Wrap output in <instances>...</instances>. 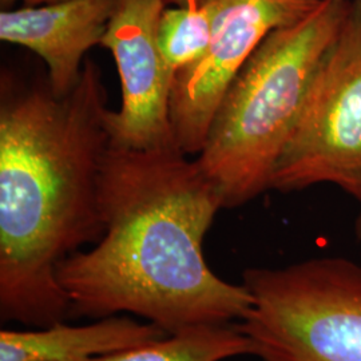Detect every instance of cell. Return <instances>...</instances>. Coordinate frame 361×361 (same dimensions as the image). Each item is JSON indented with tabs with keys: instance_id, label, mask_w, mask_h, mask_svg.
I'll use <instances>...</instances> for the list:
<instances>
[{
	"instance_id": "obj_11",
	"label": "cell",
	"mask_w": 361,
	"mask_h": 361,
	"mask_svg": "<svg viewBox=\"0 0 361 361\" xmlns=\"http://www.w3.org/2000/svg\"><path fill=\"white\" fill-rule=\"evenodd\" d=\"M210 38L212 16L201 1L164 10L158 26V44L173 82L180 70L193 65L207 52Z\"/></svg>"
},
{
	"instance_id": "obj_7",
	"label": "cell",
	"mask_w": 361,
	"mask_h": 361,
	"mask_svg": "<svg viewBox=\"0 0 361 361\" xmlns=\"http://www.w3.org/2000/svg\"><path fill=\"white\" fill-rule=\"evenodd\" d=\"M164 0H118L101 46L116 59L122 89L118 111L110 110L114 146L130 150L178 147L171 116L169 75L158 44Z\"/></svg>"
},
{
	"instance_id": "obj_15",
	"label": "cell",
	"mask_w": 361,
	"mask_h": 361,
	"mask_svg": "<svg viewBox=\"0 0 361 361\" xmlns=\"http://www.w3.org/2000/svg\"><path fill=\"white\" fill-rule=\"evenodd\" d=\"M360 1H361V0H360Z\"/></svg>"
},
{
	"instance_id": "obj_4",
	"label": "cell",
	"mask_w": 361,
	"mask_h": 361,
	"mask_svg": "<svg viewBox=\"0 0 361 361\" xmlns=\"http://www.w3.org/2000/svg\"><path fill=\"white\" fill-rule=\"evenodd\" d=\"M240 320L261 361H361V262L317 257L250 268Z\"/></svg>"
},
{
	"instance_id": "obj_2",
	"label": "cell",
	"mask_w": 361,
	"mask_h": 361,
	"mask_svg": "<svg viewBox=\"0 0 361 361\" xmlns=\"http://www.w3.org/2000/svg\"><path fill=\"white\" fill-rule=\"evenodd\" d=\"M102 71L86 59L77 86L1 82L0 319L44 328L70 317L59 264L104 232L99 188L113 146Z\"/></svg>"
},
{
	"instance_id": "obj_10",
	"label": "cell",
	"mask_w": 361,
	"mask_h": 361,
	"mask_svg": "<svg viewBox=\"0 0 361 361\" xmlns=\"http://www.w3.org/2000/svg\"><path fill=\"white\" fill-rule=\"evenodd\" d=\"M253 355L250 340L238 324H204L165 338L87 361H222Z\"/></svg>"
},
{
	"instance_id": "obj_13",
	"label": "cell",
	"mask_w": 361,
	"mask_h": 361,
	"mask_svg": "<svg viewBox=\"0 0 361 361\" xmlns=\"http://www.w3.org/2000/svg\"><path fill=\"white\" fill-rule=\"evenodd\" d=\"M166 4H174L176 7H188L195 3H200L201 0H164Z\"/></svg>"
},
{
	"instance_id": "obj_1",
	"label": "cell",
	"mask_w": 361,
	"mask_h": 361,
	"mask_svg": "<svg viewBox=\"0 0 361 361\" xmlns=\"http://www.w3.org/2000/svg\"><path fill=\"white\" fill-rule=\"evenodd\" d=\"M99 207L102 238L63 259L58 283L70 317L131 313L168 334L241 320L252 305L244 285L209 268L204 238L219 209V192L180 147L111 146Z\"/></svg>"
},
{
	"instance_id": "obj_6",
	"label": "cell",
	"mask_w": 361,
	"mask_h": 361,
	"mask_svg": "<svg viewBox=\"0 0 361 361\" xmlns=\"http://www.w3.org/2000/svg\"><path fill=\"white\" fill-rule=\"evenodd\" d=\"M212 16L207 52L174 78L170 116L185 154H200L234 78L273 30L307 16L319 0H201Z\"/></svg>"
},
{
	"instance_id": "obj_5",
	"label": "cell",
	"mask_w": 361,
	"mask_h": 361,
	"mask_svg": "<svg viewBox=\"0 0 361 361\" xmlns=\"http://www.w3.org/2000/svg\"><path fill=\"white\" fill-rule=\"evenodd\" d=\"M329 183L361 204V1L345 20L271 177V189L296 192Z\"/></svg>"
},
{
	"instance_id": "obj_14",
	"label": "cell",
	"mask_w": 361,
	"mask_h": 361,
	"mask_svg": "<svg viewBox=\"0 0 361 361\" xmlns=\"http://www.w3.org/2000/svg\"><path fill=\"white\" fill-rule=\"evenodd\" d=\"M357 235H359V238H360L361 241V212L360 216H359V219H357Z\"/></svg>"
},
{
	"instance_id": "obj_12",
	"label": "cell",
	"mask_w": 361,
	"mask_h": 361,
	"mask_svg": "<svg viewBox=\"0 0 361 361\" xmlns=\"http://www.w3.org/2000/svg\"><path fill=\"white\" fill-rule=\"evenodd\" d=\"M22 3L25 6H42V4H49V3H56L62 0H0L1 6H11L13 3Z\"/></svg>"
},
{
	"instance_id": "obj_3",
	"label": "cell",
	"mask_w": 361,
	"mask_h": 361,
	"mask_svg": "<svg viewBox=\"0 0 361 361\" xmlns=\"http://www.w3.org/2000/svg\"><path fill=\"white\" fill-rule=\"evenodd\" d=\"M350 3L319 0L296 23L269 32L234 78L195 159L224 207L244 205L271 189L274 168Z\"/></svg>"
},
{
	"instance_id": "obj_9",
	"label": "cell",
	"mask_w": 361,
	"mask_h": 361,
	"mask_svg": "<svg viewBox=\"0 0 361 361\" xmlns=\"http://www.w3.org/2000/svg\"><path fill=\"white\" fill-rule=\"evenodd\" d=\"M169 335L157 324L118 314L79 326L62 322L27 331L1 329L0 361H87L150 344Z\"/></svg>"
},
{
	"instance_id": "obj_8",
	"label": "cell",
	"mask_w": 361,
	"mask_h": 361,
	"mask_svg": "<svg viewBox=\"0 0 361 361\" xmlns=\"http://www.w3.org/2000/svg\"><path fill=\"white\" fill-rule=\"evenodd\" d=\"M118 0H62L0 13V39L23 46L47 66L52 91L63 95L77 86L83 58L101 46Z\"/></svg>"
}]
</instances>
